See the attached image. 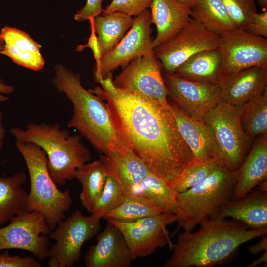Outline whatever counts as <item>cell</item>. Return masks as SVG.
<instances>
[{
  "mask_svg": "<svg viewBox=\"0 0 267 267\" xmlns=\"http://www.w3.org/2000/svg\"><path fill=\"white\" fill-rule=\"evenodd\" d=\"M98 83L88 90L106 102L131 150L171 186L194 158L170 108L118 89L112 72Z\"/></svg>",
  "mask_w": 267,
  "mask_h": 267,
  "instance_id": "obj_1",
  "label": "cell"
},
{
  "mask_svg": "<svg viewBox=\"0 0 267 267\" xmlns=\"http://www.w3.org/2000/svg\"><path fill=\"white\" fill-rule=\"evenodd\" d=\"M199 229L180 233L164 267H211L226 263L243 244L264 235L267 228L251 229L235 220L208 218Z\"/></svg>",
  "mask_w": 267,
  "mask_h": 267,
  "instance_id": "obj_2",
  "label": "cell"
},
{
  "mask_svg": "<svg viewBox=\"0 0 267 267\" xmlns=\"http://www.w3.org/2000/svg\"><path fill=\"white\" fill-rule=\"evenodd\" d=\"M54 71L52 83L73 106L67 127L76 129L103 154L130 150L106 103L84 88L78 74L61 64L56 65Z\"/></svg>",
  "mask_w": 267,
  "mask_h": 267,
  "instance_id": "obj_3",
  "label": "cell"
},
{
  "mask_svg": "<svg viewBox=\"0 0 267 267\" xmlns=\"http://www.w3.org/2000/svg\"><path fill=\"white\" fill-rule=\"evenodd\" d=\"M10 132L16 141L35 144L45 152L48 172L57 185L75 178L76 170L90 160L91 152L82 137L58 123L30 122L25 129L13 127Z\"/></svg>",
  "mask_w": 267,
  "mask_h": 267,
  "instance_id": "obj_4",
  "label": "cell"
},
{
  "mask_svg": "<svg viewBox=\"0 0 267 267\" xmlns=\"http://www.w3.org/2000/svg\"><path fill=\"white\" fill-rule=\"evenodd\" d=\"M15 146L25 161L29 175L28 210L41 213L52 231L65 219L71 206L70 192L57 188L48 172L47 155L40 147L16 140Z\"/></svg>",
  "mask_w": 267,
  "mask_h": 267,
  "instance_id": "obj_5",
  "label": "cell"
},
{
  "mask_svg": "<svg viewBox=\"0 0 267 267\" xmlns=\"http://www.w3.org/2000/svg\"><path fill=\"white\" fill-rule=\"evenodd\" d=\"M237 178L219 163L203 180L176 197L179 225L192 231L197 224L209 218L221 206L231 200Z\"/></svg>",
  "mask_w": 267,
  "mask_h": 267,
  "instance_id": "obj_6",
  "label": "cell"
},
{
  "mask_svg": "<svg viewBox=\"0 0 267 267\" xmlns=\"http://www.w3.org/2000/svg\"><path fill=\"white\" fill-rule=\"evenodd\" d=\"M240 113L241 106L221 100L204 120L216 144L219 162L232 172L241 167L253 140L242 128Z\"/></svg>",
  "mask_w": 267,
  "mask_h": 267,
  "instance_id": "obj_7",
  "label": "cell"
},
{
  "mask_svg": "<svg viewBox=\"0 0 267 267\" xmlns=\"http://www.w3.org/2000/svg\"><path fill=\"white\" fill-rule=\"evenodd\" d=\"M101 229L100 219L86 216L78 210L60 221L48 235L55 241L49 250L50 267H70L81 259L84 243L95 237Z\"/></svg>",
  "mask_w": 267,
  "mask_h": 267,
  "instance_id": "obj_8",
  "label": "cell"
},
{
  "mask_svg": "<svg viewBox=\"0 0 267 267\" xmlns=\"http://www.w3.org/2000/svg\"><path fill=\"white\" fill-rule=\"evenodd\" d=\"M160 63L154 50L132 59L113 79L118 89L154 101L170 108L168 91L161 73Z\"/></svg>",
  "mask_w": 267,
  "mask_h": 267,
  "instance_id": "obj_9",
  "label": "cell"
},
{
  "mask_svg": "<svg viewBox=\"0 0 267 267\" xmlns=\"http://www.w3.org/2000/svg\"><path fill=\"white\" fill-rule=\"evenodd\" d=\"M107 222L117 226L122 233L130 250L133 261L154 253L158 248L172 243L167 226L177 221L178 217L171 212L146 217L132 222H123L112 219Z\"/></svg>",
  "mask_w": 267,
  "mask_h": 267,
  "instance_id": "obj_10",
  "label": "cell"
},
{
  "mask_svg": "<svg viewBox=\"0 0 267 267\" xmlns=\"http://www.w3.org/2000/svg\"><path fill=\"white\" fill-rule=\"evenodd\" d=\"M220 35L221 83L229 75L244 69L267 66V38L237 28Z\"/></svg>",
  "mask_w": 267,
  "mask_h": 267,
  "instance_id": "obj_11",
  "label": "cell"
},
{
  "mask_svg": "<svg viewBox=\"0 0 267 267\" xmlns=\"http://www.w3.org/2000/svg\"><path fill=\"white\" fill-rule=\"evenodd\" d=\"M220 35L191 18L185 27L154 49L166 72L173 73L189 57L199 52L219 48Z\"/></svg>",
  "mask_w": 267,
  "mask_h": 267,
  "instance_id": "obj_12",
  "label": "cell"
},
{
  "mask_svg": "<svg viewBox=\"0 0 267 267\" xmlns=\"http://www.w3.org/2000/svg\"><path fill=\"white\" fill-rule=\"evenodd\" d=\"M7 225L0 228V250L27 251L36 258H48V235L51 232L44 216L36 211L15 216Z\"/></svg>",
  "mask_w": 267,
  "mask_h": 267,
  "instance_id": "obj_13",
  "label": "cell"
},
{
  "mask_svg": "<svg viewBox=\"0 0 267 267\" xmlns=\"http://www.w3.org/2000/svg\"><path fill=\"white\" fill-rule=\"evenodd\" d=\"M150 11L147 9L134 19V23L121 40L103 55L98 66L94 67L96 82L105 78L119 67H125L134 58L154 50L151 37Z\"/></svg>",
  "mask_w": 267,
  "mask_h": 267,
  "instance_id": "obj_14",
  "label": "cell"
},
{
  "mask_svg": "<svg viewBox=\"0 0 267 267\" xmlns=\"http://www.w3.org/2000/svg\"><path fill=\"white\" fill-rule=\"evenodd\" d=\"M163 77L168 96L194 119L204 121L221 100L220 84L190 80L168 72Z\"/></svg>",
  "mask_w": 267,
  "mask_h": 267,
  "instance_id": "obj_15",
  "label": "cell"
},
{
  "mask_svg": "<svg viewBox=\"0 0 267 267\" xmlns=\"http://www.w3.org/2000/svg\"><path fill=\"white\" fill-rule=\"evenodd\" d=\"M95 245L84 257L87 267H130L133 261L125 238L114 224L108 222L97 236Z\"/></svg>",
  "mask_w": 267,
  "mask_h": 267,
  "instance_id": "obj_16",
  "label": "cell"
},
{
  "mask_svg": "<svg viewBox=\"0 0 267 267\" xmlns=\"http://www.w3.org/2000/svg\"><path fill=\"white\" fill-rule=\"evenodd\" d=\"M169 104L179 131L192 152L194 161L202 163L218 161L216 144L204 121L194 119L176 104Z\"/></svg>",
  "mask_w": 267,
  "mask_h": 267,
  "instance_id": "obj_17",
  "label": "cell"
},
{
  "mask_svg": "<svg viewBox=\"0 0 267 267\" xmlns=\"http://www.w3.org/2000/svg\"><path fill=\"white\" fill-rule=\"evenodd\" d=\"M221 100L235 106L267 89V66H253L226 77L220 84Z\"/></svg>",
  "mask_w": 267,
  "mask_h": 267,
  "instance_id": "obj_18",
  "label": "cell"
},
{
  "mask_svg": "<svg viewBox=\"0 0 267 267\" xmlns=\"http://www.w3.org/2000/svg\"><path fill=\"white\" fill-rule=\"evenodd\" d=\"M227 217H231L251 229L267 228V190L259 187L242 198L228 201L209 218Z\"/></svg>",
  "mask_w": 267,
  "mask_h": 267,
  "instance_id": "obj_19",
  "label": "cell"
},
{
  "mask_svg": "<svg viewBox=\"0 0 267 267\" xmlns=\"http://www.w3.org/2000/svg\"><path fill=\"white\" fill-rule=\"evenodd\" d=\"M267 178V134L256 138L240 168L231 200L242 198Z\"/></svg>",
  "mask_w": 267,
  "mask_h": 267,
  "instance_id": "obj_20",
  "label": "cell"
},
{
  "mask_svg": "<svg viewBox=\"0 0 267 267\" xmlns=\"http://www.w3.org/2000/svg\"><path fill=\"white\" fill-rule=\"evenodd\" d=\"M150 8L157 31L153 49L187 25L192 18L191 9L176 0H152Z\"/></svg>",
  "mask_w": 267,
  "mask_h": 267,
  "instance_id": "obj_21",
  "label": "cell"
},
{
  "mask_svg": "<svg viewBox=\"0 0 267 267\" xmlns=\"http://www.w3.org/2000/svg\"><path fill=\"white\" fill-rule=\"evenodd\" d=\"M4 46L0 53L14 62L34 71H39L44 65L40 53L41 45L26 32L15 27L5 26L0 31Z\"/></svg>",
  "mask_w": 267,
  "mask_h": 267,
  "instance_id": "obj_22",
  "label": "cell"
},
{
  "mask_svg": "<svg viewBox=\"0 0 267 267\" xmlns=\"http://www.w3.org/2000/svg\"><path fill=\"white\" fill-rule=\"evenodd\" d=\"M100 160L107 175L113 178L126 194H130L150 171L147 166L132 151L110 152L102 154Z\"/></svg>",
  "mask_w": 267,
  "mask_h": 267,
  "instance_id": "obj_23",
  "label": "cell"
},
{
  "mask_svg": "<svg viewBox=\"0 0 267 267\" xmlns=\"http://www.w3.org/2000/svg\"><path fill=\"white\" fill-rule=\"evenodd\" d=\"M27 176L23 171L8 177H0V225L28 210V193L23 187Z\"/></svg>",
  "mask_w": 267,
  "mask_h": 267,
  "instance_id": "obj_24",
  "label": "cell"
},
{
  "mask_svg": "<svg viewBox=\"0 0 267 267\" xmlns=\"http://www.w3.org/2000/svg\"><path fill=\"white\" fill-rule=\"evenodd\" d=\"M221 63L219 48L204 50L189 57L172 73L190 80L220 84Z\"/></svg>",
  "mask_w": 267,
  "mask_h": 267,
  "instance_id": "obj_25",
  "label": "cell"
},
{
  "mask_svg": "<svg viewBox=\"0 0 267 267\" xmlns=\"http://www.w3.org/2000/svg\"><path fill=\"white\" fill-rule=\"evenodd\" d=\"M134 18L122 12L102 13L93 18L102 56L121 40L132 27Z\"/></svg>",
  "mask_w": 267,
  "mask_h": 267,
  "instance_id": "obj_26",
  "label": "cell"
},
{
  "mask_svg": "<svg viewBox=\"0 0 267 267\" xmlns=\"http://www.w3.org/2000/svg\"><path fill=\"white\" fill-rule=\"evenodd\" d=\"M107 176L100 160L87 163L75 172L74 178L79 180L82 187L80 194L81 203L90 213L102 192Z\"/></svg>",
  "mask_w": 267,
  "mask_h": 267,
  "instance_id": "obj_27",
  "label": "cell"
},
{
  "mask_svg": "<svg viewBox=\"0 0 267 267\" xmlns=\"http://www.w3.org/2000/svg\"><path fill=\"white\" fill-rule=\"evenodd\" d=\"M191 16L209 31L220 35L236 28L222 0H198Z\"/></svg>",
  "mask_w": 267,
  "mask_h": 267,
  "instance_id": "obj_28",
  "label": "cell"
},
{
  "mask_svg": "<svg viewBox=\"0 0 267 267\" xmlns=\"http://www.w3.org/2000/svg\"><path fill=\"white\" fill-rule=\"evenodd\" d=\"M177 193L164 179L150 171L131 194L141 196L166 211L177 215Z\"/></svg>",
  "mask_w": 267,
  "mask_h": 267,
  "instance_id": "obj_29",
  "label": "cell"
},
{
  "mask_svg": "<svg viewBox=\"0 0 267 267\" xmlns=\"http://www.w3.org/2000/svg\"><path fill=\"white\" fill-rule=\"evenodd\" d=\"M240 120L249 137L267 134V89L241 106Z\"/></svg>",
  "mask_w": 267,
  "mask_h": 267,
  "instance_id": "obj_30",
  "label": "cell"
},
{
  "mask_svg": "<svg viewBox=\"0 0 267 267\" xmlns=\"http://www.w3.org/2000/svg\"><path fill=\"white\" fill-rule=\"evenodd\" d=\"M166 211L144 197L133 194H126L122 203L106 213L103 218L123 222H132Z\"/></svg>",
  "mask_w": 267,
  "mask_h": 267,
  "instance_id": "obj_31",
  "label": "cell"
},
{
  "mask_svg": "<svg viewBox=\"0 0 267 267\" xmlns=\"http://www.w3.org/2000/svg\"><path fill=\"white\" fill-rule=\"evenodd\" d=\"M219 163L216 160L203 163L194 161L184 168L171 187L177 193L187 190L203 180Z\"/></svg>",
  "mask_w": 267,
  "mask_h": 267,
  "instance_id": "obj_32",
  "label": "cell"
},
{
  "mask_svg": "<svg viewBox=\"0 0 267 267\" xmlns=\"http://www.w3.org/2000/svg\"><path fill=\"white\" fill-rule=\"evenodd\" d=\"M125 195L117 181L107 175L102 192L94 205L91 215L99 219L103 218L106 213L122 203Z\"/></svg>",
  "mask_w": 267,
  "mask_h": 267,
  "instance_id": "obj_33",
  "label": "cell"
},
{
  "mask_svg": "<svg viewBox=\"0 0 267 267\" xmlns=\"http://www.w3.org/2000/svg\"><path fill=\"white\" fill-rule=\"evenodd\" d=\"M236 28L244 30L257 12L256 0H222Z\"/></svg>",
  "mask_w": 267,
  "mask_h": 267,
  "instance_id": "obj_34",
  "label": "cell"
},
{
  "mask_svg": "<svg viewBox=\"0 0 267 267\" xmlns=\"http://www.w3.org/2000/svg\"><path fill=\"white\" fill-rule=\"evenodd\" d=\"M152 0H112L102 13L119 12L130 16H137L150 8Z\"/></svg>",
  "mask_w": 267,
  "mask_h": 267,
  "instance_id": "obj_35",
  "label": "cell"
},
{
  "mask_svg": "<svg viewBox=\"0 0 267 267\" xmlns=\"http://www.w3.org/2000/svg\"><path fill=\"white\" fill-rule=\"evenodd\" d=\"M34 258L26 256H11L8 251L0 254V267H41Z\"/></svg>",
  "mask_w": 267,
  "mask_h": 267,
  "instance_id": "obj_36",
  "label": "cell"
},
{
  "mask_svg": "<svg viewBox=\"0 0 267 267\" xmlns=\"http://www.w3.org/2000/svg\"><path fill=\"white\" fill-rule=\"evenodd\" d=\"M247 32L258 36L267 38V10L254 13L244 29Z\"/></svg>",
  "mask_w": 267,
  "mask_h": 267,
  "instance_id": "obj_37",
  "label": "cell"
},
{
  "mask_svg": "<svg viewBox=\"0 0 267 267\" xmlns=\"http://www.w3.org/2000/svg\"><path fill=\"white\" fill-rule=\"evenodd\" d=\"M103 0H87L85 6L74 15V20L82 22L100 15L103 10Z\"/></svg>",
  "mask_w": 267,
  "mask_h": 267,
  "instance_id": "obj_38",
  "label": "cell"
},
{
  "mask_svg": "<svg viewBox=\"0 0 267 267\" xmlns=\"http://www.w3.org/2000/svg\"><path fill=\"white\" fill-rule=\"evenodd\" d=\"M93 19V18H91L89 20L91 25V34L88 40L87 43L85 45L78 46L76 50L78 51H81L86 48H90L93 52L94 58L96 61L95 67H97L99 65L102 56L100 51L97 36L94 30Z\"/></svg>",
  "mask_w": 267,
  "mask_h": 267,
  "instance_id": "obj_39",
  "label": "cell"
},
{
  "mask_svg": "<svg viewBox=\"0 0 267 267\" xmlns=\"http://www.w3.org/2000/svg\"><path fill=\"white\" fill-rule=\"evenodd\" d=\"M15 88L6 84L0 78V102H5L9 99L5 94H9L14 92Z\"/></svg>",
  "mask_w": 267,
  "mask_h": 267,
  "instance_id": "obj_40",
  "label": "cell"
},
{
  "mask_svg": "<svg viewBox=\"0 0 267 267\" xmlns=\"http://www.w3.org/2000/svg\"><path fill=\"white\" fill-rule=\"evenodd\" d=\"M266 250H267V236L263 237L258 243L249 247V251L253 255H257Z\"/></svg>",
  "mask_w": 267,
  "mask_h": 267,
  "instance_id": "obj_41",
  "label": "cell"
},
{
  "mask_svg": "<svg viewBox=\"0 0 267 267\" xmlns=\"http://www.w3.org/2000/svg\"><path fill=\"white\" fill-rule=\"evenodd\" d=\"M264 263V267H267V250L264 251V253L260 256L258 258L253 261L247 267H255L259 265L261 263Z\"/></svg>",
  "mask_w": 267,
  "mask_h": 267,
  "instance_id": "obj_42",
  "label": "cell"
},
{
  "mask_svg": "<svg viewBox=\"0 0 267 267\" xmlns=\"http://www.w3.org/2000/svg\"><path fill=\"white\" fill-rule=\"evenodd\" d=\"M3 116L2 112L0 109V154L3 146L4 138L5 134V130L2 124V119Z\"/></svg>",
  "mask_w": 267,
  "mask_h": 267,
  "instance_id": "obj_43",
  "label": "cell"
},
{
  "mask_svg": "<svg viewBox=\"0 0 267 267\" xmlns=\"http://www.w3.org/2000/svg\"><path fill=\"white\" fill-rule=\"evenodd\" d=\"M177 1L191 9L198 0H176Z\"/></svg>",
  "mask_w": 267,
  "mask_h": 267,
  "instance_id": "obj_44",
  "label": "cell"
},
{
  "mask_svg": "<svg viewBox=\"0 0 267 267\" xmlns=\"http://www.w3.org/2000/svg\"><path fill=\"white\" fill-rule=\"evenodd\" d=\"M258 2L263 11L267 10V0H258Z\"/></svg>",
  "mask_w": 267,
  "mask_h": 267,
  "instance_id": "obj_45",
  "label": "cell"
},
{
  "mask_svg": "<svg viewBox=\"0 0 267 267\" xmlns=\"http://www.w3.org/2000/svg\"><path fill=\"white\" fill-rule=\"evenodd\" d=\"M1 21H0V51H1L3 48L4 43L0 37V31H1Z\"/></svg>",
  "mask_w": 267,
  "mask_h": 267,
  "instance_id": "obj_46",
  "label": "cell"
}]
</instances>
